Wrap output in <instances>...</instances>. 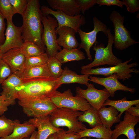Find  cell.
Segmentation results:
<instances>
[{"mask_svg":"<svg viewBox=\"0 0 139 139\" xmlns=\"http://www.w3.org/2000/svg\"><path fill=\"white\" fill-rule=\"evenodd\" d=\"M22 79V83L15 88L13 96L14 100L50 99L62 85L58 79L52 76Z\"/></svg>","mask_w":139,"mask_h":139,"instance_id":"1","label":"cell"},{"mask_svg":"<svg viewBox=\"0 0 139 139\" xmlns=\"http://www.w3.org/2000/svg\"><path fill=\"white\" fill-rule=\"evenodd\" d=\"M43 16L39 1L28 0L27 7L22 16L23 22L21 28L24 41H29L34 42L45 53L46 48L41 39L43 31L42 22Z\"/></svg>","mask_w":139,"mask_h":139,"instance_id":"2","label":"cell"},{"mask_svg":"<svg viewBox=\"0 0 139 139\" xmlns=\"http://www.w3.org/2000/svg\"><path fill=\"white\" fill-rule=\"evenodd\" d=\"M83 113L67 108L56 107L49 115V120L55 127H66L68 128L67 133L75 134L86 128L78 119Z\"/></svg>","mask_w":139,"mask_h":139,"instance_id":"3","label":"cell"},{"mask_svg":"<svg viewBox=\"0 0 139 139\" xmlns=\"http://www.w3.org/2000/svg\"><path fill=\"white\" fill-rule=\"evenodd\" d=\"M107 34L108 42L106 47H105L103 44H99L98 41L95 42L93 46L95 52L94 60L90 63L82 66L81 70L106 65L113 66L122 62V60L116 57L112 52L114 35L111 33L110 29H108Z\"/></svg>","mask_w":139,"mask_h":139,"instance_id":"4","label":"cell"},{"mask_svg":"<svg viewBox=\"0 0 139 139\" xmlns=\"http://www.w3.org/2000/svg\"><path fill=\"white\" fill-rule=\"evenodd\" d=\"M132 59L133 58H131L123 63L111 67L81 70V72L82 74L90 75H101L106 77L116 73L118 76V79L124 81L128 80L132 77V73L137 74L139 72L138 70L133 68L138 65L137 63L135 62L128 64Z\"/></svg>","mask_w":139,"mask_h":139,"instance_id":"5","label":"cell"},{"mask_svg":"<svg viewBox=\"0 0 139 139\" xmlns=\"http://www.w3.org/2000/svg\"><path fill=\"white\" fill-rule=\"evenodd\" d=\"M109 19L112 22L114 28V44L115 48L123 50L133 45L139 43L132 38L129 31L124 26V17L118 12L113 10Z\"/></svg>","mask_w":139,"mask_h":139,"instance_id":"6","label":"cell"},{"mask_svg":"<svg viewBox=\"0 0 139 139\" xmlns=\"http://www.w3.org/2000/svg\"><path fill=\"white\" fill-rule=\"evenodd\" d=\"M24 113L28 117L40 118L49 115L57 107L50 99L18 100Z\"/></svg>","mask_w":139,"mask_h":139,"instance_id":"7","label":"cell"},{"mask_svg":"<svg viewBox=\"0 0 139 139\" xmlns=\"http://www.w3.org/2000/svg\"><path fill=\"white\" fill-rule=\"evenodd\" d=\"M42 22L43 31L41 39L46 48V53L48 57H55L56 54L61 50L58 44L55 29L58 27V22L55 18L49 15L43 16Z\"/></svg>","mask_w":139,"mask_h":139,"instance_id":"8","label":"cell"},{"mask_svg":"<svg viewBox=\"0 0 139 139\" xmlns=\"http://www.w3.org/2000/svg\"><path fill=\"white\" fill-rule=\"evenodd\" d=\"M50 99L57 107L64 108L73 110L84 112L91 105L84 98L74 96L70 89L63 93L56 91Z\"/></svg>","mask_w":139,"mask_h":139,"instance_id":"9","label":"cell"},{"mask_svg":"<svg viewBox=\"0 0 139 139\" xmlns=\"http://www.w3.org/2000/svg\"><path fill=\"white\" fill-rule=\"evenodd\" d=\"M40 9L43 16L50 14L55 17L58 23L57 28L68 27L73 29L77 33L80 27L86 23L85 17L81 14L72 16L66 14L61 11H55L45 5L42 6Z\"/></svg>","mask_w":139,"mask_h":139,"instance_id":"10","label":"cell"},{"mask_svg":"<svg viewBox=\"0 0 139 139\" xmlns=\"http://www.w3.org/2000/svg\"><path fill=\"white\" fill-rule=\"evenodd\" d=\"M93 21L94 28L91 31L86 32L80 29L78 31L81 40L78 48H83L86 52L88 59L91 61L92 60V58L90 49L97 41L96 38L98 33L102 31L107 37L108 30L106 25L96 17H93Z\"/></svg>","mask_w":139,"mask_h":139,"instance_id":"11","label":"cell"},{"mask_svg":"<svg viewBox=\"0 0 139 139\" xmlns=\"http://www.w3.org/2000/svg\"><path fill=\"white\" fill-rule=\"evenodd\" d=\"M86 85L87 88L85 89L79 86L76 88V95L84 98L91 106L98 110L110 97L109 93L106 89H98L91 83H88Z\"/></svg>","mask_w":139,"mask_h":139,"instance_id":"12","label":"cell"},{"mask_svg":"<svg viewBox=\"0 0 139 139\" xmlns=\"http://www.w3.org/2000/svg\"><path fill=\"white\" fill-rule=\"evenodd\" d=\"M6 21L5 41L0 46V49L3 54L11 49L20 48L24 42L22 36L21 27L15 26L13 23L12 19Z\"/></svg>","mask_w":139,"mask_h":139,"instance_id":"13","label":"cell"},{"mask_svg":"<svg viewBox=\"0 0 139 139\" xmlns=\"http://www.w3.org/2000/svg\"><path fill=\"white\" fill-rule=\"evenodd\" d=\"M139 122V117L133 116L127 111H125L123 120L120 121L112 131V139H117L122 134L128 139H135L136 134L135 127Z\"/></svg>","mask_w":139,"mask_h":139,"instance_id":"14","label":"cell"},{"mask_svg":"<svg viewBox=\"0 0 139 139\" xmlns=\"http://www.w3.org/2000/svg\"><path fill=\"white\" fill-rule=\"evenodd\" d=\"M90 81L104 86L109 92L110 97L113 98L117 91L121 90L129 92L132 93L136 92L135 88H129L121 83L118 80V77L115 73L105 77H97L90 75Z\"/></svg>","mask_w":139,"mask_h":139,"instance_id":"15","label":"cell"},{"mask_svg":"<svg viewBox=\"0 0 139 139\" xmlns=\"http://www.w3.org/2000/svg\"><path fill=\"white\" fill-rule=\"evenodd\" d=\"M25 58L20 48L8 50L3 54L1 58L10 67L12 73L20 77L25 69Z\"/></svg>","mask_w":139,"mask_h":139,"instance_id":"16","label":"cell"},{"mask_svg":"<svg viewBox=\"0 0 139 139\" xmlns=\"http://www.w3.org/2000/svg\"><path fill=\"white\" fill-rule=\"evenodd\" d=\"M28 121L38 129L35 139H47L50 135L62 129L53 125L50 121L49 115L43 117L30 118Z\"/></svg>","mask_w":139,"mask_h":139,"instance_id":"17","label":"cell"},{"mask_svg":"<svg viewBox=\"0 0 139 139\" xmlns=\"http://www.w3.org/2000/svg\"><path fill=\"white\" fill-rule=\"evenodd\" d=\"M56 33L59 35L57 43L63 48L70 49L77 48L79 44L75 36L76 31L73 29L66 26L56 28Z\"/></svg>","mask_w":139,"mask_h":139,"instance_id":"18","label":"cell"},{"mask_svg":"<svg viewBox=\"0 0 139 139\" xmlns=\"http://www.w3.org/2000/svg\"><path fill=\"white\" fill-rule=\"evenodd\" d=\"M13 128L12 133L0 139H24L29 137L35 131L36 127L28 121L21 124L18 119L13 121Z\"/></svg>","mask_w":139,"mask_h":139,"instance_id":"19","label":"cell"},{"mask_svg":"<svg viewBox=\"0 0 139 139\" xmlns=\"http://www.w3.org/2000/svg\"><path fill=\"white\" fill-rule=\"evenodd\" d=\"M47 2L53 9L61 11L70 16L78 15L81 12L76 0H47Z\"/></svg>","mask_w":139,"mask_h":139,"instance_id":"20","label":"cell"},{"mask_svg":"<svg viewBox=\"0 0 139 139\" xmlns=\"http://www.w3.org/2000/svg\"><path fill=\"white\" fill-rule=\"evenodd\" d=\"M98 113L102 125L110 130L115 123H119L120 118L118 116L119 112L114 107L102 106L98 110Z\"/></svg>","mask_w":139,"mask_h":139,"instance_id":"21","label":"cell"},{"mask_svg":"<svg viewBox=\"0 0 139 139\" xmlns=\"http://www.w3.org/2000/svg\"><path fill=\"white\" fill-rule=\"evenodd\" d=\"M22 83V79L12 73L2 84V91L1 95H3L6 99L15 103L13 99L15 88Z\"/></svg>","mask_w":139,"mask_h":139,"instance_id":"22","label":"cell"},{"mask_svg":"<svg viewBox=\"0 0 139 139\" xmlns=\"http://www.w3.org/2000/svg\"><path fill=\"white\" fill-rule=\"evenodd\" d=\"M90 75L86 74L79 75L75 72L65 67L60 76L58 79L59 83L63 84L77 83L86 85L90 81Z\"/></svg>","mask_w":139,"mask_h":139,"instance_id":"23","label":"cell"},{"mask_svg":"<svg viewBox=\"0 0 139 139\" xmlns=\"http://www.w3.org/2000/svg\"><path fill=\"white\" fill-rule=\"evenodd\" d=\"M81 138L84 137H93L97 139H112V131L110 130L102 125L90 129L87 128L76 133Z\"/></svg>","mask_w":139,"mask_h":139,"instance_id":"24","label":"cell"},{"mask_svg":"<svg viewBox=\"0 0 139 139\" xmlns=\"http://www.w3.org/2000/svg\"><path fill=\"white\" fill-rule=\"evenodd\" d=\"M55 57L62 64L72 61L82 60L85 58L84 53L77 48L70 49L63 48L56 54Z\"/></svg>","mask_w":139,"mask_h":139,"instance_id":"25","label":"cell"},{"mask_svg":"<svg viewBox=\"0 0 139 139\" xmlns=\"http://www.w3.org/2000/svg\"><path fill=\"white\" fill-rule=\"evenodd\" d=\"M139 104V100H127L125 97L122 99L117 100H112L107 99L104 103L103 106H109L116 108L120 113L118 117L120 118L124 112L127 110L130 107Z\"/></svg>","mask_w":139,"mask_h":139,"instance_id":"26","label":"cell"},{"mask_svg":"<svg viewBox=\"0 0 139 139\" xmlns=\"http://www.w3.org/2000/svg\"><path fill=\"white\" fill-rule=\"evenodd\" d=\"M50 76H51L46 63L25 68L21 78L25 79Z\"/></svg>","mask_w":139,"mask_h":139,"instance_id":"27","label":"cell"},{"mask_svg":"<svg viewBox=\"0 0 139 139\" xmlns=\"http://www.w3.org/2000/svg\"><path fill=\"white\" fill-rule=\"evenodd\" d=\"M78 119L80 122L87 123L89 126L92 128L97 126L102 125L98 110L91 106L88 110L83 112L78 117Z\"/></svg>","mask_w":139,"mask_h":139,"instance_id":"28","label":"cell"},{"mask_svg":"<svg viewBox=\"0 0 139 139\" xmlns=\"http://www.w3.org/2000/svg\"><path fill=\"white\" fill-rule=\"evenodd\" d=\"M20 48L26 58L38 56L44 53L38 45L29 41H24Z\"/></svg>","mask_w":139,"mask_h":139,"instance_id":"29","label":"cell"},{"mask_svg":"<svg viewBox=\"0 0 139 139\" xmlns=\"http://www.w3.org/2000/svg\"><path fill=\"white\" fill-rule=\"evenodd\" d=\"M46 64L51 76L57 79L62 74V64L55 57H48Z\"/></svg>","mask_w":139,"mask_h":139,"instance_id":"30","label":"cell"},{"mask_svg":"<svg viewBox=\"0 0 139 139\" xmlns=\"http://www.w3.org/2000/svg\"><path fill=\"white\" fill-rule=\"evenodd\" d=\"M13 121L4 116H0V138L11 134L13 132Z\"/></svg>","mask_w":139,"mask_h":139,"instance_id":"31","label":"cell"},{"mask_svg":"<svg viewBox=\"0 0 139 139\" xmlns=\"http://www.w3.org/2000/svg\"><path fill=\"white\" fill-rule=\"evenodd\" d=\"M48 58L46 53L38 56L26 58L24 65L25 68L45 64L46 63Z\"/></svg>","mask_w":139,"mask_h":139,"instance_id":"32","label":"cell"},{"mask_svg":"<svg viewBox=\"0 0 139 139\" xmlns=\"http://www.w3.org/2000/svg\"><path fill=\"white\" fill-rule=\"evenodd\" d=\"M0 12L6 20L12 19L15 14L9 0H0Z\"/></svg>","mask_w":139,"mask_h":139,"instance_id":"33","label":"cell"},{"mask_svg":"<svg viewBox=\"0 0 139 139\" xmlns=\"http://www.w3.org/2000/svg\"><path fill=\"white\" fill-rule=\"evenodd\" d=\"M13 6L14 14H18L22 16L27 6V0H9Z\"/></svg>","mask_w":139,"mask_h":139,"instance_id":"34","label":"cell"},{"mask_svg":"<svg viewBox=\"0 0 139 139\" xmlns=\"http://www.w3.org/2000/svg\"><path fill=\"white\" fill-rule=\"evenodd\" d=\"M12 73L8 66L2 59H0V84H2Z\"/></svg>","mask_w":139,"mask_h":139,"instance_id":"35","label":"cell"},{"mask_svg":"<svg viewBox=\"0 0 139 139\" xmlns=\"http://www.w3.org/2000/svg\"><path fill=\"white\" fill-rule=\"evenodd\" d=\"M80 11L83 14L85 12L96 4L97 0H76Z\"/></svg>","mask_w":139,"mask_h":139,"instance_id":"36","label":"cell"},{"mask_svg":"<svg viewBox=\"0 0 139 139\" xmlns=\"http://www.w3.org/2000/svg\"><path fill=\"white\" fill-rule=\"evenodd\" d=\"M124 5L126 7L128 12L134 13L139 10L138 0H123Z\"/></svg>","mask_w":139,"mask_h":139,"instance_id":"37","label":"cell"},{"mask_svg":"<svg viewBox=\"0 0 139 139\" xmlns=\"http://www.w3.org/2000/svg\"><path fill=\"white\" fill-rule=\"evenodd\" d=\"M15 104L11 100L7 99L4 95L0 96V116L3 115L7 110L8 106Z\"/></svg>","mask_w":139,"mask_h":139,"instance_id":"38","label":"cell"},{"mask_svg":"<svg viewBox=\"0 0 139 139\" xmlns=\"http://www.w3.org/2000/svg\"><path fill=\"white\" fill-rule=\"evenodd\" d=\"M58 139H80L79 136L77 133H68L63 128L57 132Z\"/></svg>","mask_w":139,"mask_h":139,"instance_id":"39","label":"cell"},{"mask_svg":"<svg viewBox=\"0 0 139 139\" xmlns=\"http://www.w3.org/2000/svg\"><path fill=\"white\" fill-rule=\"evenodd\" d=\"M96 4L99 6L106 5L107 6L116 5L122 8L124 5L122 1L119 0H97Z\"/></svg>","mask_w":139,"mask_h":139,"instance_id":"40","label":"cell"},{"mask_svg":"<svg viewBox=\"0 0 139 139\" xmlns=\"http://www.w3.org/2000/svg\"><path fill=\"white\" fill-rule=\"evenodd\" d=\"M4 19L0 12V46L3 44L5 40L4 32L5 28V23Z\"/></svg>","mask_w":139,"mask_h":139,"instance_id":"41","label":"cell"},{"mask_svg":"<svg viewBox=\"0 0 139 139\" xmlns=\"http://www.w3.org/2000/svg\"><path fill=\"white\" fill-rule=\"evenodd\" d=\"M135 106L130 107L127 111L133 116L139 117V104Z\"/></svg>","mask_w":139,"mask_h":139,"instance_id":"42","label":"cell"},{"mask_svg":"<svg viewBox=\"0 0 139 139\" xmlns=\"http://www.w3.org/2000/svg\"><path fill=\"white\" fill-rule=\"evenodd\" d=\"M57 132L50 135L47 139H58Z\"/></svg>","mask_w":139,"mask_h":139,"instance_id":"43","label":"cell"},{"mask_svg":"<svg viewBox=\"0 0 139 139\" xmlns=\"http://www.w3.org/2000/svg\"><path fill=\"white\" fill-rule=\"evenodd\" d=\"M37 133V131H35L31 134L29 139H35Z\"/></svg>","mask_w":139,"mask_h":139,"instance_id":"44","label":"cell"},{"mask_svg":"<svg viewBox=\"0 0 139 139\" xmlns=\"http://www.w3.org/2000/svg\"><path fill=\"white\" fill-rule=\"evenodd\" d=\"M136 133V137L135 139H139V128L137 129Z\"/></svg>","mask_w":139,"mask_h":139,"instance_id":"45","label":"cell"},{"mask_svg":"<svg viewBox=\"0 0 139 139\" xmlns=\"http://www.w3.org/2000/svg\"><path fill=\"white\" fill-rule=\"evenodd\" d=\"M3 54L1 49H0V59H1Z\"/></svg>","mask_w":139,"mask_h":139,"instance_id":"46","label":"cell"},{"mask_svg":"<svg viewBox=\"0 0 139 139\" xmlns=\"http://www.w3.org/2000/svg\"><path fill=\"white\" fill-rule=\"evenodd\" d=\"M82 139H91V138L89 137V138H87L86 137H84L82 138Z\"/></svg>","mask_w":139,"mask_h":139,"instance_id":"47","label":"cell"},{"mask_svg":"<svg viewBox=\"0 0 139 139\" xmlns=\"http://www.w3.org/2000/svg\"><path fill=\"white\" fill-rule=\"evenodd\" d=\"M29 138H30V137H28V138H24V139H29Z\"/></svg>","mask_w":139,"mask_h":139,"instance_id":"48","label":"cell"},{"mask_svg":"<svg viewBox=\"0 0 139 139\" xmlns=\"http://www.w3.org/2000/svg\"></svg>","mask_w":139,"mask_h":139,"instance_id":"49","label":"cell"}]
</instances>
